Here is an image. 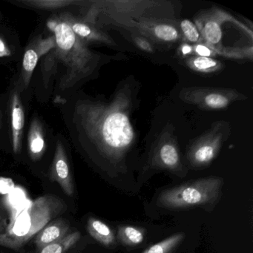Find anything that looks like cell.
<instances>
[{
    "mask_svg": "<svg viewBox=\"0 0 253 253\" xmlns=\"http://www.w3.org/2000/svg\"><path fill=\"white\" fill-rule=\"evenodd\" d=\"M6 222L5 219L4 218L3 215L0 212V234L3 233L6 229Z\"/></svg>",
    "mask_w": 253,
    "mask_h": 253,
    "instance_id": "obj_27",
    "label": "cell"
},
{
    "mask_svg": "<svg viewBox=\"0 0 253 253\" xmlns=\"http://www.w3.org/2000/svg\"><path fill=\"white\" fill-rule=\"evenodd\" d=\"M185 238L184 233H176L146 249L143 253H171Z\"/></svg>",
    "mask_w": 253,
    "mask_h": 253,
    "instance_id": "obj_19",
    "label": "cell"
},
{
    "mask_svg": "<svg viewBox=\"0 0 253 253\" xmlns=\"http://www.w3.org/2000/svg\"><path fill=\"white\" fill-rule=\"evenodd\" d=\"M222 184L223 180L217 177L193 180L163 192L158 204L169 209L211 205L218 198Z\"/></svg>",
    "mask_w": 253,
    "mask_h": 253,
    "instance_id": "obj_4",
    "label": "cell"
},
{
    "mask_svg": "<svg viewBox=\"0 0 253 253\" xmlns=\"http://www.w3.org/2000/svg\"><path fill=\"white\" fill-rule=\"evenodd\" d=\"M118 239L121 244L130 247L139 245L144 241V231L132 226H120L118 231Z\"/></svg>",
    "mask_w": 253,
    "mask_h": 253,
    "instance_id": "obj_17",
    "label": "cell"
},
{
    "mask_svg": "<svg viewBox=\"0 0 253 253\" xmlns=\"http://www.w3.org/2000/svg\"><path fill=\"white\" fill-rule=\"evenodd\" d=\"M138 34L152 42L173 43L182 38L178 29L171 22L158 18L143 17L136 20L112 22L109 25Z\"/></svg>",
    "mask_w": 253,
    "mask_h": 253,
    "instance_id": "obj_7",
    "label": "cell"
},
{
    "mask_svg": "<svg viewBox=\"0 0 253 253\" xmlns=\"http://www.w3.org/2000/svg\"><path fill=\"white\" fill-rule=\"evenodd\" d=\"M62 15L65 20L67 22L74 33L85 43L91 42L103 43L110 46L116 47L118 45L110 35H108L97 26L86 23L82 19L78 18L69 13H64L62 14Z\"/></svg>",
    "mask_w": 253,
    "mask_h": 253,
    "instance_id": "obj_9",
    "label": "cell"
},
{
    "mask_svg": "<svg viewBox=\"0 0 253 253\" xmlns=\"http://www.w3.org/2000/svg\"><path fill=\"white\" fill-rule=\"evenodd\" d=\"M54 34L56 57L66 67L62 81V88L73 86L76 83L88 78L100 63L99 54L93 52L71 29L63 15L56 16L47 23Z\"/></svg>",
    "mask_w": 253,
    "mask_h": 253,
    "instance_id": "obj_2",
    "label": "cell"
},
{
    "mask_svg": "<svg viewBox=\"0 0 253 253\" xmlns=\"http://www.w3.org/2000/svg\"><path fill=\"white\" fill-rule=\"evenodd\" d=\"M132 41L139 49L142 50L145 52L150 53V54L155 52V47L147 38L140 36V35H134L132 38Z\"/></svg>",
    "mask_w": 253,
    "mask_h": 253,
    "instance_id": "obj_22",
    "label": "cell"
},
{
    "mask_svg": "<svg viewBox=\"0 0 253 253\" xmlns=\"http://www.w3.org/2000/svg\"><path fill=\"white\" fill-rule=\"evenodd\" d=\"M230 134V125L226 121L214 123L207 132L191 143L187 159L195 168H202L211 164L217 156L222 145Z\"/></svg>",
    "mask_w": 253,
    "mask_h": 253,
    "instance_id": "obj_5",
    "label": "cell"
},
{
    "mask_svg": "<svg viewBox=\"0 0 253 253\" xmlns=\"http://www.w3.org/2000/svg\"><path fill=\"white\" fill-rule=\"evenodd\" d=\"M81 238V232L67 234L64 238L43 247L40 253H65L75 245Z\"/></svg>",
    "mask_w": 253,
    "mask_h": 253,
    "instance_id": "obj_18",
    "label": "cell"
},
{
    "mask_svg": "<svg viewBox=\"0 0 253 253\" xmlns=\"http://www.w3.org/2000/svg\"><path fill=\"white\" fill-rule=\"evenodd\" d=\"M87 229L90 235L103 245L109 247L115 243V236L113 231L101 220L94 217L88 219Z\"/></svg>",
    "mask_w": 253,
    "mask_h": 253,
    "instance_id": "obj_15",
    "label": "cell"
},
{
    "mask_svg": "<svg viewBox=\"0 0 253 253\" xmlns=\"http://www.w3.org/2000/svg\"><path fill=\"white\" fill-rule=\"evenodd\" d=\"M64 210V204L57 197H40L13 217L5 232L0 234V246L18 250Z\"/></svg>",
    "mask_w": 253,
    "mask_h": 253,
    "instance_id": "obj_3",
    "label": "cell"
},
{
    "mask_svg": "<svg viewBox=\"0 0 253 253\" xmlns=\"http://www.w3.org/2000/svg\"><path fill=\"white\" fill-rule=\"evenodd\" d=\"M186 64L194 72L204 74L215 73L222 70L224 67V64L220 60L211 57L198 56H189L186 57Z\"/></svg>",
    "mask_w": 253,
    "mask_h": 253,
    "instance_id": "obj_16",
    "label": "cell"
},
{
    "mask_svg": "<svg viewBox=\"0 0 253 253\" xmlns=\"http://www.w3.org/2000/svg\"><path fill=\"white\" fill-rule=\"evenodd\" d=\"M14 180L9 177H0V194L10 193L14 189Z\"/></svg>",
    "mask_w": 253,
    "mask_h": 253,
    "instance_id": "obj_24",
    "label": "cell"
},
{
    "mask_svg": "<svg viewBox=\"0 0 253 253\" xmlns=\"http://www.w3.org/2000/svg\"><path fill=\"white\" fill-rule=\"evenodd\" d=\"M55 48L54 35L45 39H39L32 42L25 51L23 60V75L25 84L29 85L32 74L38 65L40 58Z\"/></svg>",
    "mask_w": 253,
    "mask_h": 253,
    "instance_id": "obj_11",
    "label": "cell"
},
{
    "mask_svg": "<svg viewBox=\"0 0 253 253\" xmlns=\"http://www.w3.org/2000/svg\"><path fill=\"white\" fill-rule=\"evenodd\" d=\"M69 230V222L64 219H56L47 224L36 235L35 244L42 250L48 244L64 238Z\"/></svg>",
    "mask_w": 253,
    "mask_h": 253,
    "instance_id": "obj_12",
    "label": "cell"
},
{
    "mask_svg": "<svg viewBox=\"0 0 253 253\" xmlns=\"http://www.w3.org/2000/svg\"><path fill=\"white\" fill-rule=\"evenodd\" d=\"M180 34L184 42L190 45L204 44L199 31L195 23L189 20H183L180 23Z\"/></svg>",
    "mask_w": 253,
    "mask_h": 253,
    "instance_id": "obj_20",
    "label": "cell"
},
{
    "mask_svg": "<svg viewBox=\"0 0 253 253\" xmlns=\"http://www.w3.org/2000/svg\"><path fill=\"white\" fill-rule=\"evenodd\" d=\"M179 97L184 103L207 110L225 109L234 102L247 99L236 90L211 87L183 88L179 93Z\"/></svg>",
    "mask_w": 253,
    "mask_h": 253,
    "instance_id": "obj_6",
    "label": "cell"
},
{
    "mask_svg": "<svg viewBox=\"0 0 253 253\" xmlns=\"http://www.w3.org/2000/svg\"><path fill=\"white\" fill-rule=\"evenodd\" d=\"M129 87L117 91L109 103L81 102L76 106L78 124L86 138L109 161H121L135 141L130 115Z\"/></svg>",
    "mask_w": 253,
    "mask_h": 253,
    "instance_id": "obj_1",
    "label": "cell"
},
{
    "mask_svg": "<svg viewBox=\"0 0 253 253\" xmlns=\"http://www.w3.org/2000/svg\"><path fill=\"white\" fill-rule=\"evenodd\" d=\"M179 51H180L181 55L192 56V45L186 43V42H183V43H182L181 45H180V48H179Z\"/></svg>",
    "mask_w": 253,
    "mask_h": 253,
    "instance_id": "obj_25",
    "label": "cell"
},
{
    "mask_svg": "<svg viewBox=\"0 0 253 253\" xmlns=\"http://www.w3.org/2000/svg\"><path fill=\"white\" fill-rule=\"evenodd\" d=\"M25 124V114L20 96L14 93L11 100V129L14 153H20L22 148V136Z\"/></svg>",
    "mask_w": 253,
    "mask_h": 253,
    "instance_id": "obj_13",
    "label": "cell"
},
{
    "mask_svg": "<svg viewBox=\"0 0 253 253\" xmlns=\"http://www.w3.org/2000/svg\"><path fill=\"white\" fill-rule=\"evenodd\" d=\"M11 55V51L3 41L0 38V57H8Z\"/></svg>",
    "mask_w": 253,
    "mask_h": 253,
    "instance_id": "obj_26",
    "label": "cell"
},
{
    "mask_svg": "<svg viewBox=\"0 0 253 253\" xmlns=\"http://www.w3.org/2000/svg\"><path fill=\"white\" fill-rule=\"evenodd\" d=\"M192 56L214 58L216 54L205 44H196V45H192Z\"/></svg>",
    "mask_w": 253,
    "mask_h": 253,
    "instance_id": "obj_23",
    "label": "cell"
},
{
    "mask_svg": "<svg viewBox=\"0 0 253 253\" xmlns=\"http://www.w3.org/2000/svg\"><path fill=\"white\" fill-rule=\"evenodd\" d=\"M23 2L33 8L45 10L59 9L73 4L79 3V2L70 0H26Z\"/></svg>",
    "mask_w": 253,
    "mask_h": 253,
    "instance_id": "obj_21",
    "label": "cell"
},
{
    "mask_svg": "<svg viewBox=\"0 0 253 253\" xmlns=\"http://www.w3.org/2000/svg\"><path fill=\"white\" fill-rule=\"evenodd\" d=\"M28 148L29 155L33 161H38L45 152V136L42 126L38 119H35L31 124L28 134Z\"/></svg>",
    "mask_w": 253,
    "mask_h": 253,
    "instance_id": "obj_14",
    "label": "cell"
},
{
    "mask_svg": "<svg viewBox=\"0 0 253 253\" xmlns=\"http://www.w3.org/2000/svg\"><path fill=\"white\" fill-rule=\"evenodd\" d=\"M50 177L53 181L57 182L60 185L68 196H73L74 185L72 174L64 147L60 140L57 142L56 146Z\"/></svg>",
    "mask_w": 253,
    "mask_h": 253,
    "instance_id": "obj_10",
    "label": "cell"
},
{
    "mask_svg": "<svg viewBox=\"0 0 253 253\" xmlns=\"http://www.w3.org/2000/svg\"><path fill=\"white\" fill-rule=\"evenodd\" d=\"M149 163L154 168L183 173V164L175 136L170 131H163L157 139L149 156Z\"/></svg>",
    "mask_w": 253,
    "mask_h": 253,
    "instance_id": "obj_8",
    "label": "cell"
}]
</instances>
